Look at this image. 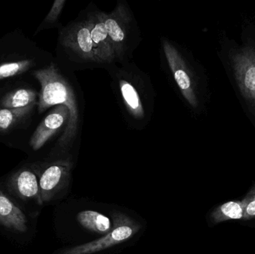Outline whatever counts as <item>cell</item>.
Wrapping results in <instances>:
<instances>
[{"instance_id":"6","label":"cell","mask_w":255,"mask_h":254,"mask_svg":"<svg viewBox=\"0 0 255 254\" xmlns=\"http://www.w3.org/2000/svg\"><path fill=\"white\" fill-rule=\"evenodd\" d=\"M69 110L65 106L58 105L40 122L29 141L33 150L41 149L68 122Z\"/></svg>"},{"instance_id":"18","label":"cell","mask_w":255,"mask_h":254,"mask_svg":"<svg viewBox=\"0 0 255 254\" xmlns=\"http://www.w3.org/2000/svg\"><path fill=\"white\" fill-rule=\"evenodd\" d=\"M244 215L243 220L255 219V186L251 189L244 201Z\"/></svg>"},{"instance_id":"11","label":"cell","mask_w":255,"mask_h":254,"mask_svg":"<svg viewBox=\"0 0 255 254\" xmlns=\"http://www.w3.org/2000/svg\"><path fill=\"white\" fill-rule=\"evenodd\" d=\"M0 225L18 232H25L27 219L22 210L0 190Z\"/></svg>"},{"instance_id":"9","label":"cell","mask_w":255,"mask_h":254,"mask_svg":"<svg viewBox=\"0 0 255 254\" xmlns=\"http://www.w3.org/2000/svg\"><path fill=\"white\" fill-rule=\"evenodd\" d=\"M118 87L128 113L136 120H143L146 116L143 92L130 78L121 76Z\"/></svg>"},{"instance_id":"13","label":"cell","mask_w":255,"mask_h":254,"mask_svg":"<svg viewBox=\"0 0 255 254\" xmlns=\"http://www.w3.org/2000/svg\"><path fill=\"white\" fill-rule=\"evenodd\" d=\"M77 220L85 229L102 235H106L112 229L109 218L94 210H84L78 213Z\"/></svg>"},{"instance_id":"3","label":"cell","mask_w":255,"mask_h":254,"mask_svg":"<svg viewBox=\"0 0 255 254\" xmlns=\"http://www.w3.org/2000/svg\"><path fill=\"white\" fill-rule=\"evenodd\" d=\"M103 19L116 59L122 61L131 44L132 18L130 12L124 4H118L112 13H103Z\"/></svg>"},{"instance_id":"8","label":"cell","mask_w":255,"mask_h":254,"mask_svg":"<svg viewBox=\"0 0 255 254\" xmlns=\"http://www.w3.org/2000/svg\"><path fill=\"white\" fill-rule=\"evenodd\" d=\"M235 68L244 95L255 104V49H246L238 54Z\"/></svg>"},{"instance_id":"12","label":"cell","mask_w":255,"mask_h":254,"mask_svg":"<svg viewBox=\"0 0 255 254\" xmlns=\"http://www.w3.org/2000/svg\"><path fill=\"white\" fill-rule=\"evenodd\" d=\"M12 185L22 198L37 200L41 204L40 185L35 174L28 169H21L13 176Z\"/></svg>"},{"instance_id":"1","label":"cell","mask_w":255,"mask_h":254,"mask_svg":"<svg viewBox=\"0 0 255 254\" xmlns=\"http://www.w3.org/2000/svg\"><path fill=\"white\" fill-rule=\"evenodd\" d=\"M33 75L40 85L39 113H42L55 105H64L68 109L67 127L58 141L61 147H67L74 141L80 123L79 103L74 89L54 63L45 68L36 70Z\"/></svg>"},{"instance_id":"15","label":"cell","mask_w":255,"mask_h":254,"mask_svg":"<svg viewBox=\"0 0 255 254\" xmlns=\"http://www.w3.org/2000/svg\"><path fill=\"white\" fill-rule=\"evenodd\" d=\"M244 207L242 201H229L217 207L212 214L211 219L214 224L229 220L244 219Z\"/></svg>"},{"instance_id":"14","label":"cell","mask_w":255,"mask_h":254,"mask_svg":"<svg viewBox=\"0 0 255 254\" xmlns=\"http://www.w3.org/2000/svg\"><path fill=\"white\" fill-rule=\"evenodd\" d=\"M37 92L31 89H16L6 94L1 101L4 108H22L36 103Z\"/></svg>"},{"instance_id":"10","label":"cell","mask_w":255,"mask_h":254,"mask_svg":"<svg viewBox=\"0 0 255 254\" xmlns=\"http://www.w3.org/2000/svg\"><path fill=\"white\" fill-rule=\"evenodd\" d=\"M70 169L68 163L60 161L49 166L43 171L39 181L42 203L50 201L58 188L67 178Z\"/></svg>"},{"instance_id":"2","label":"cell","mask_w":255,"mask_h":254,"mask_svg":"<svg viewBox=\"0 0 255 254\" xmlns=\"http://www.w3.org/2000/svg\"><path fill=\"white\" fill-rule=\"evenodd\" d=\"M137 225L121 213L113 214V225L109 234L101 238L71 249H66L59 254H94L110 249L128 240L138 231Z\"/></svg>"},{"instance_id":"4","label":"cell","mask_w":255,"mask_h":254,"mask_svg":"<svg viewBox=\"0 0 255 254\" xmlns=\"http://www.w3.org/2000/svg\"><path fill=\"white\" fill-rule=\"evenodd\" d=\"M61 43L80 61L99 63L88 19L74 22L64 29Z\"/></svg>"},{"instance_id":"5","label":"cell","mask_w":255,"mask_h":254,"mask_svg":"<svg viewBox=\"0 0 255 254\" xmlns=\"http://www.w3.org/2000/svg\"><path fill=\"white\" fill-rule=\"evenodd\" d=\"M163 46L168 65L183 96L192 107H197L198 100L195 92L194 80L185 59L177 48L169 42H163Z\"/></svg>"},{"instance_id":"17","label":"cell","mask_w":255,"mask_h":254,"mask_svg":"<svg viewBox=\"0 0 255 254\" xmlns=\"http://www.w3.org/2000/svg\"><path fill=\"white\" fill-rule=\"evenodd\" d=\"M34 64V61L31 59H25L0 64V80L22 74L31 68Z\"/></svg>"},{"instance_id":"16","label":"cell","mask_w":255,"mask_h":254,"mask_svg":"<svg viewBox=\"0 0 255 254\" xmlns=\"http://www.w3.org/2000/svg\"><path fill=\"white\" fill-rule=\"evenodd\" d=\"M36 103L22 108H0V132H7L31 111Z\"/></svg>"},{"instance_id":"7","label":"cell","mask_w":255,"mask_h":254,"mask_svg":"<svg viewBox=\"0 0 255 254\" xmlns=\"http://www.w3.org/2000/svg\"><path fill=\"white\" fill-rule=\"evenodd\" d=\"M87 19L89 22L94 50L99 63L110 64L115 61L116 56L105 25L103 12L90 13Z\"/></svg>"},{"instance_id":"19","label":"cell","mask_w":255,"mask_h":254,"mask_svg":"<svg viewBox=\"0 0 255 254\" xmlns=\"http://www.w3.org/2000/svg\"><path fill=\"white\" fill-rule=\"evenodd\" d=\"M65 0H56L54 2L50 11L48 13L45 19V23L53 24L56 22L57 19L59 17L63 8H64V4H65Z\"/></svg>"}]
</instances>
